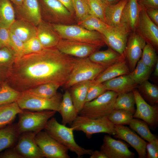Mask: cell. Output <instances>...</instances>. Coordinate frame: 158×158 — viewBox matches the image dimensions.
<instances>
[{"instance_id":"2e32d148","label":"cell","mask_w":158,"mask_h":158,"mask_svg":"<svg viewBox=\"0 0 158 158\" xmlns=\"http://www.w3.org/2000/svg\"><path fill=\"white\" fill-rule=\"evenodd\" d=\"M130 34L128 37L125 51L130 72L134 69L140 59L143 49L146 44L144 38L135 31Z\"/></svg>"},{"instance_id":"bcb514c9","label":"cell","mask_w":158,"mask_h":158,"mask_svg":"<svg viewBox=\"0 0 158 158\" xmlns=\"http://www.w3.org/2000/svg\"><path fill=\"white\" fill-rule=\"evenodd\" d=\"M10 33L12 49L16 56V61L23 55L24 42L10 31Z\"/></svg>"},{"instance_id":"680465c9","label":"cell","mask_w":158,"mask_h":158,"mask_svg":"<svg viewBox=\"0 0 158 158\" xmlns=\"http://www.w3.org/2000/svg\"><path fill=\"white\" fill-rule=\"evenodd\" d=\"M142 0H137L138 3H140Z\"/></svg>"},{"instance_id":"f1b7e54d","label":"cell","mask_w":158,"mask_h":158,"mask_svg":"<svg viewBox=\"0 0 158 158\" xmlns=\"http://www.w3.org/2000/svg\"><path fill=\"white\" fill-rule=\"evenodd\" d=\"M128 0H121L117 3L107 6L105 11V22L112 26L120 24L123 9Z\"/></svg>"},{"instance_id":"74e56055","label":"cell","mask_w":158,"mask_h":158,"mask_svg":"<svg viewBox=\"0 0 158 158\" xmlns=\"http://www.w3.org/2000/svg\"><path fill=\"white\" fill-rule=\"evenodd\" d=\"M128 125L130 129L136 132L148 142L152 141L157 138L151 133L147 124L140 119L133 118Z\"/></svg>"},{"instance_id":"277c9868","label":"cell","mask_w":158,"mask_h":158,"mask_svg":"<svg viewBox=\"0 0 158 158\" xmlns=\"http://www.w3.org/2000/svg\"><path fill=\"white\" fill-rule=\"evenodd\" d=\"M107 66L91 61L88 57L77 58L68 79L63 86L66 90L83 81L94 80Z\"/></svg>"},{"instance_id":"603a6c76","label":"cell","mask_w":158,"mask_h":158,"mask_svg":"<svg viewBox=\"0 0 158 158\" xmlns=\"http://www.w3.org/2000/svg\"><path fill=\"white\" fill-rule=\"evenodd\" d=\"M8 29L23 42L37 35V26L23 19L16 20Z\"/></svg>"},{"instance_id":"30bf717a","label":"cell","mask_w":158,"mask_h":158,"mask_svg":"<svg viewBox=\"0 0 158 158\" xmlns=\"http://www.w3.org/2000/svg\"><path fill=\"white\" fill-rule=\"evenodd\" d=\"M36 142L44 157L69 158L68 149L59 143L46 132L41 131L35 137Z\"/></svg>"},{"instance_id":"d6a6232c","label":"cell","mask_w":158,"mask_h":158,"mask_svg":"<svg viewBox=\"0 0 158 158\" xmlns=\"http://www.w3.org/2000/svg\"><path fill=\"white\" fill-rule=\"evenodd\" d=\"M138 90L142 98L152 105H157L158 103V88L148 80L138 85Z\"/></svg>"},{"instance_id":"7c38bea8","label":"cell","mask_w":158,"mask_h":158,"mask_svg":"<svg viewBox=\"0 0 158 158\" xmlns=\"http://www.w3.org/2000/svg\"><path fill=\"white\" fill-rule=\"evenodd\" d=\"M56 47L62 53L76 58L89 57L101 47L92 44L61 39Z\"/></svg>"},{"instance_id":"6da1fadb","label":"cell","mask_w":158,"mask_h":158,"mask_svg":"<svg viewBox=\"0 0 158 158\" xmlns=\"http://www.w3.org/2000/svg\"><path fill=\"white\" fill-rule=\"evenodd\" d=\"M77 58L64 54L56 47L23 55L17 60L6 79L8 84L21 92L53 83L63 86Z\"/></svg>"},{"instance_id":"ffe728a7","label":"cell","mask_w":158,"mask_h":158,"mask_svg":"<svg viewBox=\"0 0 158 158\" xmlns=\"http://www.w3.org/2000/svg\"><path fill=\"white\" fill-rule=\"evenodd\" d=\"M19 8L23 19L37 26L42 21V13L38 0H23Z\"/></svg>"},{"instance_id":"ac0fdd59","label":"cell","mask_w":158,"mask_h":158,"mask_svg":"<svg viewBox=\"0 0 158 158\" xmlns=\"http://www.w3.org/2000/svg\"><path fill=\"white\" fill-rule=\"evenodd\" d=\"M100 150L107 158H133L135 155L134 153L129 150L126 143L114 139L108 135L104 137Z\"/></svg>"},{"instance_id":"4316f807","label":"cell","mask_w":158,"mask_h":158,"mask_svg":"<svg viewBox=\"0 0 158 158\" xmlns=\"http://www.w3.org/2000/svg\"><path fill=\"white\" fill-rule=\"evenodd\" d=\"M88 58L92 62L108 67L121 60L125 59V55H121L111 48L104 50L96 51Z\"/></svg>"},{"instance_id":"7402d4cb","label":"cell","mask_w":158,"mask_h":158,"mask_svg":"<svg viewBox=\"0 0 158 158\" xmlns=\"http://www.w3.org/2000/svg\"><path fill=\"white\" fill-rule=\"evenodd\" d=\"M102 83L107 90L114 91L118 94L132 91L138 86L128 74L110 79Z\"/></svg>"},{"instance_id":"b9f144b4","label":"cell","mask_w":158,"mask_h":158,"mask_svg":"<svg viewBox=\"0 0 158 158\" xmlns=\"http://www.w3.org/2000/svg\"><path fill=\"white\" fill-rule=\"evenodd\" d=\"M140 59L149 67L152 68L154 67L158 60L156 50L151 44L146 43Z\"/></svg>"},{"instance_id":"9f6ffc18","label":"cell","mask_w":158,"mask_h":158,"mask_svg":"<svg viewBox=\"0 0 158 158\" xmlns=\"http://www.w3.org/2000/svg\"><path fill=\"white\" fill-rule=\"evenodd\" d=\"M11 2L13 3L18 6H19L22 4L23 0H9Z\"/></svg>"},{"instance_id":"52a82bcc","label":"cell","mask_w":158,"mask_h":158,"mask_svg":"<svg viewBox=\"0 0 158 158\" xmlns=\"http://www.w3.org/2000/svg\"><path fill=\"white\" fill-rule=\"evenodd\" d=\"M74 130L81 131L88 138L96 133H104L114 135V125L107 117L91 118L78 115L71 125Z\"/></svg>"},{"instance_id":"ab89813d","label":"cell","mask_w":158,"mask_h":158,"mask_svg":"<svg viewBox=\"0 0 158 158\" xmlns=\"http://www.w3.org/2000/svg\"><path fill=\"white\" fill-rule=\"evenodd\" d=\"M133 114L130 112L122 109H114L107 116L114 125H129L133 118Z\"/></svg>"},{"instance_id":"6f0895ef","label":"cell","mask_w":158,"mask_h":158,"mask_svg":"<svg viewBox=\"0 0 158 158\" xmlns=\"http://www.w3.org/2000/svg\"><path fill=\"white\" fill-rule=\"evenodd\" d=\"M154 67V76L157 77L158 76V60L156 62Z\"/></svg>"},{"instance_id":"db71d44e","label":"cell","mask_w":158,"mask_h":158,"mask_svg":"<svg viewBox=\"0 0 158 158\" xmlns=\"http://www.w3.org/2000/svg\"><path fill=\"white\" fill-rule=\"evenodd\" d=\"M90 155V158H107L106 155L101 150H92Z\"/></svg>"},{"instance_id":"836d02e7","label":"cell","mask_w":158,"mask_h":158,"mask_svg":"<svg viewBox=\"0 0 158 158\" xmlns=\"http://www.w3.org/2000/svg\"><path fill=\"white\" fill-rule=\"evenodd\" d=\"M61 86L58 83H47L40 85L25 92L40 97L50 98L56 94L58 90Z\"/></svg>"},{"instance_id":"f546056e","label":"cell","mask_w":158,"mask_h":158,"mask_svg":"<svg viewBox=\"0 0 158 158\" xmlns=\"http://www.w3.org/2000/svg\"><path fill=\"white\" fill-rule=\"evenodd\" d=\"M23 110L17 102L0 106V128L13 123Z\"/></svg>"},{"instance_id":"cb8c5ba5","label":"cell","mask_w":158,"mask_h":158,"mask_svg":"<svg viewBox=\"0 0 158 158\" xmlns=\"http://www.w3.org/2000/svg\"><path fill=\"white\" fill-rule=\"evenodd\" d=\"M130 71L125 60H122L107 67L93 80L96 83H101L117 77L128 74Z\"/></svg>"},{"instance_id":"5bb4252c","label":"cell","mask_w":158,"mask_h":158,"mask_svg":"<svg viewBox=\"0 0 158 158\" xmlns=\"http://www.w3.org/2000/svg\"><path fill=\"white\" fill-rule=\"evenodd\" d=\"M135 31L156 51L158 48V27L149 17L141 6Z\"/></svg>"},{"instance_id":"3957f363","label":"cell","mask_w":158,"mask_h":158,"mask_svg":"<svg viewBox=\"0 0 158 158\" xmlns=\"http://www.w3.org/2000/svg\"><path fill=\"white\" fill-rule=\"evenodd\" d=\"M52 27L61 39L95 44L104 46L102 35L96 31H90L77 24H52Z\"/></svg>"},{"instance_id":"f5cc1de1","label":"cell","mask_w":158,"mask_h":158,"mask_svg":"<svg viewBox=\"0 0 158 158\" xmlns=\"http://www.w3.org/2000/svg\"><path fill=\"white\" fill-rule=\"evenodd\" d=\"M75 17L72 0H58Z\"/></svg>"},{"instance_id":"e0dca14e","label":"cell","mask_w":158,"mask_h":158,"mask_svg":"<svg viewBox=\"0 0 158 158\" xmlns=\"http://www.w3.org/2000/svg\"><path fill=\"white\" fill-rule=\"evenodd\" d=\"M115 136L129 143L137 152L138 158L146 157L147 142L141 138L133 130L122 125H114Z\"/></svg>"},{"instance_id":"8fae6325","label":"cell","mask_w":158,"mask_h":158,"mask_svg":"<svg viewBox=\"0 0 158 158\" xmlns=\"http://www.w3.org/2000/svg\"><path fill=\"white\" fill-rule=\"evenodd\" d=\"M133 90L136 109L133 118L140 119L151 128L155 129L158 125V107L157 105H152L148 103L140 94L138 89Z\"/></svg>"},{"instance_id":"ba28073f","label":"cell","mask_w":158,"mask_h":158,"mask_svg":"<svg viewBox=\"0 0 158 158\" xmlns=\"http://www.w3.org/2000/svg\"><path fill=\"white\" fill-rule=\"evenodd\" d=\"M22 94L16 101L20 107L23 110L32 111L51 110L58 112L63 95L57 93L50 98L37 96L26 92Z\"/></svg>"},{"instance_id":"d4e9b609","label":"cell","mask_w":158,"mask_h":158,"mask_svg":"<svg viewBox=\"0 0 158 158\" xmlns=\"http://www.w3.org/2000/svg\"><path fill=\"white\" fill-rule=\"evenodd\" d=\"M62 118V124L70 125L78 115L73 103L68 89L63 95L58 112Z\"/></svg>"},{"instance_id":"7dc6e473","label":"cell","mask_w":158,"mask_h":158,"mask_svg":"<svg viewBox=\"0 0 158 158\" xmlns=\"http://www.w3.org/2000/svg\"><path fill=\"white\" fill-rule=\"evenodd\" d=\"M3 47H7L13 51L9 29L0 28V48Z\"/></svg>"},{"instance_id":"4dcf8cb0","label":"cell","mask_w":158,"mask_h":158,"mask_svg":"<svg viewBox=\"0 0 158 158\" xmlns=\"http://www.w3.org/2000/svg\"><path fill=\"white\" fill-rule=\"evenodd\" d=\"M14 51L7 47L0 48V78L5 79L16 60Z\"/></svg>"},{"instance_id":"1f68e13d","label":"cell","mask_w":158,"mask_h":158,"mask_svg":"<svg viewBox=\"0 0 158 158\" xmlns=\"http://www.w3.org/2000/svg\"><path fill=\"white\" fill-rule=\"evenodd\" d=\"M13 7L9 0H0V28L9 29L15 21Z\"/></svg>"},{"instance_id":"484cf974","label":"cell","mask_w":158,"mask_h":158,"mask_svg":"<svg viewBox=\"0 0 158 158\" xmlns=\"http://www.w3.org/2000/svg\"><path fill=\"white\" fill-rule=\"evenodd\" d=\"M20 135L17 123H12L0 128V153L6 149L14 147Z\"/></svg>"},{"instance_id":"7bdbcfd3","label":"cell","mask_w":158,"mask_h":158,"mask_svg":"<svg viewBox=\"0 0 158 158\" xmlns=\"http://www.w3.org/2000/svg\"><path fill=\"white\" fill-rule=\"evenodd\" d=\"M91 15L105 22V11L106 6L101 0H87Z\"/></svg>"},{"instance_id":"f907efd6","label":"cell","mask_w":158,"mask_h":158,"mask_svg":"<svg viewBox=\"0 0 158 158\" xmlns=\"http://www.w3.org/2000/svg\"><path fill=\"white\" fill-rule=\"evenodd\" d=\"M144 8L145 9L146 13L149 17L156 25L158 26V8Z\"/></svg>"},{"instance_id":"681fc988","label":"cell","mask_w":158,"mask_h":158,"mask_svg":"<svg viewBox=\"0 0 158 158\" xmlns=\"http://www.w3.org/2000/svg\"><path fill=\"white\" fill-rule=\"evenodd\" d=\"M0 158H23L14 147L4 150L0 153Z\"/></svg>"},{"instance_id":"4fadbf2b","label":"cell","mask_w":158,"mask_h":158,"mask_svg":"<svg viewBox=\"0 0 158 158\" xmlns=\"http://www.w3.org/2000/svg\"><path fill=\"white\" fill-rule=\"evenodd\" d=\"M45 8L47 18L53 24L62 25L75 24V17L58 0H42Z\"/></svg>"},{"instance_id":"11a10c76","label":"cell","mask_w":158,"mask_h":158,"mask_svg":"<svg viewBox=\"0 0 158 158\" xmlns=\"http://www.w3.org/2000/svg\"><path fill=\"white\" fill-rule=\"evenodd\" d=\"M102 2L106 6L113 4L118 2V0H101Z\"/></svg>"},{"instance_id":"c3c4849f","label":"cell","mask_w":158,"mask_h":158,"mask_svg":"<svg viewBox=\"0 0 158 158\" xmlns=\"http://www.w3.org/2000/svg\"><path fill=\"white\" fill-rule=\"evenodd\" d=\"M146 145V157L147 158H158V139L157 138Z\"/></svg>"},{"instance_id":"d590c367","label":"cell","mask_w":158,"mask_h":158,"mask_svg":"<svg viewBox=\"0 0 158 158\" xmlns=\"http://www.w3.org/2000/svg\"><path fill=\"white\" fill-rule=\"evenodd\" d=\"M152 69L145 65L140 59L134 69L128 75L135 83L138 85L148 80Z\"/></svg>"},{"instance_id":"44dd1931","label":"cell","mask_w":158,"mask_h":158,"mask_svg":"<svg viewBox=\"0 0 158 158\" xmlns=\"http://www.w3.org/2000/svg\"><path fill=\"white\" fill-rule=\"evenodd\" d=\"M37 37L44 48L56 47L61 39L51 24L42 21L37 26Z\"/></svg>"},{"instance_id":"8992f818","label":"cell","mask_w":158,"mask_h":158,"mask_svg":"<svg viewBox=\"0 0 158 158\" xmlns=\"http://www.w3.org/2000/svg\"><path fill=\"white\" fill-rule=\"evenodd\" d=\"M57 112L51 110L32 111L23 110L18 115L19 120L17 123L20 134L27 132L38 133L44 130L48 121Z\"/></svg>"},{"instance_id":"5b68a950","label":"cell","mask_w":158,"mask_h":158,"mask_svg":"<svg viewBox=\"0 0 158 158\" xmlns=\"http://www.w3.org/2000/svg\"><path fill=\"white\" fill-rule=\"evenodd\" d=\"M118 95L114 91L107 90L96 99L86 102L78 115L94 119L107 117L114 109Z\"/></svg>"},{"instance_id":"d6986e66","label":"cell","mask_w":158,"mask_h":158,"mask_svg":"<svg viewBox=\"0 0 158 158\" xmlns=\"http://www.w3.org/2000/svg\"><path fill=\"white\" fill-rule=\"evenodd\" d=\"M141 9L137 0H128L123 9L120 23L126 26L131 33L135 31Z\"/></svg>"},{"instance_id":"8d00e7d4","label":"cell","mask_w":158,"mask_h":158,"mask_svg":"<svg viewBox=\"0 0 158 158\" xmlns=\"http://www.w3.org/2000/svg\"><path fill=\"white\" fill-rule=\"evenodd\" d=\"M5 81L2 83L0 88V106L16 102L22 94Z\"/></svg>"},{"instance_id":"9c48e42d","label":"cell","mask_w":158,"mask_h":158,"mask_svg":"<svg viewBox=\"0 0 158 158\" xmlns=\"http://www.w3.org/2000/svg\"><path fill=\"white\" fill-rule=\"evenodd\" d=\"M130 33L126 26L121 23L109 26L101 33L105 44L120 54L125 55L128 39Z\"/></svg>"},{"instance_id":"ee69618b","label":"cell","mask_w":158,"mask_h":158,"mask_svg":"<svg viewBox=\"0 0 158 158\" xmlns=\"http://www.w3.org/2000/svg\"><path fill=\"white\" fill-rule=\"evenodd\" d=\"M44 48L36 36L32 37L23 44V55L39 52Z\"/></svg>"},{"instance_id":"f35d334b","label":"cell","mask_w":158,"mask_h":158,"mask_svg":"<svg viewBox=\"0 0 158 158\" xmlns=\"http://www.w3.org/2000/svg\"><path fill=\"white\" fill-rule=\"evenodd\" d=\"M77 24L87 30L97 31L100 33L109 26L104 22L92 15Z\"/></svg>"},{"instance_id":"91938a15","label":"cell","mask_w":158,"mask_h":158,"mask_svg":"<svg viewBox=\"0 0 158 158\" xmlns=\"http://www.w3.org/2000/svg\"><path fill=\"white\" fill-rule=\"evenodd\" d=\"M2 83L0 82V87H1V85Z\"/></svg>"},{"instance_id":"f6af8a7d","label":"cell","mask_w":158,"mask_h":158,"mask_svg":"<svg viewBox=\"0 0 158 158\" xmlns=\"http://www.w3.org/2000/svg\"><path fill=\"white\" fill-rule=\"evenodd\" d=\"M107 90L102 83H96L92 81L87 91L85 103L96 99Z\"/></svg>"},{"instance_id":"9a60e30c","label":"cell","mask_w":158,"mask_h":158,"mask_svg":"<svg viewBox=\"0 0 158 158\" xmlns=\"http://www.w3.org/2000/svg\"><path fill=\"white\" fill-rule=\"evenodd\" d=\"M37 133L27 132L20 134L14 147L23 158H42L43 154L35 140Z\"/></svg>"},{"instance_id":"60d3db41","label":"cell","mask_w":158,"mask_h":158,"mask_svg":"<svg viewBox=\"0 0 158 158\" xmlns=\"http://www.w3.org/2000/svg\"><path fill=\"white\" fill-rule=\"evenodd\" d=\"M77 23L91 15L87 0H72Z\"/></svg>"},{"instance_id":"83f0119b","label":"cell","mask_w":158,"mask_h":158,"mask_svg":"<svg viewBox=\"0 0 158 158\" xmlns=\"http://www.w3.org/2000/svg\"><path fill=\"white\" fill-rule=\"evenodd\" d=\"M92 81L80 82L74 85L69 88L70 90H69L71 99L78 113L85 103L87 91Z\"/></svg>"},{"instance_id":"816d5d0a","label":"cell","mask_w":158,"mask_h":158,"mask_svg":"<svg viewBox=\"0 0 158 158\" xmlns=\"http://www.w3.org/2000/svg\"><path fill=\"white\" fill-rule=\"evenodd\" d=\"M139 4L144 8H158V0H142Z\"/></svg>"},{"instance_id":"e575fe53","label":"cell","mask_w":158,"mask_h":158,"mask_svg":"<svg viewBox=\"0 0 158 158\" xmlns=\"http://www.w3.org/2000/svg\"><path fill=\"white\" fill-rule=\"evenodd\" d=\"M135 100L133 91L118 94L116 99L114 109H122L129 111L134 114Z\"/></svg>"},{"instance_id":"7a4b0ae2","label":"cell","mask_w":158,"mask_h":158,"mask_svg":"<svg viewBox=\"0 0 158 158\" xmlns=\"http://www.w3.org/2000/svg\"><path fill=\"white\" fill-rule=\"evenodd\" d=\"M44 130L68 150L75 153L78 157L85 155H90L93 150L78 145L75 139L73 128L59 123L54 117H52L48 121Z\"/></svg>"}]
</instances>
